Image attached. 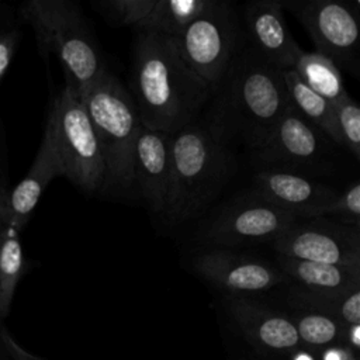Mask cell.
Segmentation results:
<instances>
[{"instance_id":"20","label":"cell","mask_w":360,"mask_h":360,"mask_svg":"<svg viewBox=\"0 0 360 360\" xmlns=\"http://www.w3.org/2000/svg\"><path fill=\"white\" fill-rule=\"evenodd\" d=\"M211 3L212 0H158L153 11L136 30L176 39Z\"/></svg>"},{"instance_id":"11","label":"cell","mask_w":360,"mask_h":360,"mask_svg":"<svg viewBox=\"0 0 360 360\" xmlns=\"http://www.w3.org/2000/svg\"><path fill=\"white\" fill-rule=\"evenodd\" d=\"M193 270L207 283L235 297H248L287 283L277 266L225 248L200 252L193 259Z\"/></svg>"},{"instance_id":"3","label":"cell","mask_w":360,"mask_h":360,"mask_svg":"<svg viewBox=\"0 0 360 360\" xmlns=\"http://www.w3.org/2000/svg\"><path fill=\"white\" fill-rule=\"evenodd\" d=\"M226 146L207 122L193 121L172 135L167 219H191L221 191L233 172V159Z\"/></svg>"},{"instance_id":"1","label":"cell","mask_w":360,"mask_h":360,"mask_svg":"<svg viewBox=\"0 0 360 360\" xmlns=\"http://www.w3.org/2000/svg\"><path fill=\"white\" fill-rule=\"evenodd\" d=\"M131 90L141 124L167 135L195 121L212 93L183 60L176 39L152 32L135 39Z\"/></svg>"},{"instance_id":"25","label":"cell","mask_w":360,"mask_h":360,"mask_svg":"<svg viewBox=\"0 0 360 360\" xmlns=\"http://www.w3.org/2000/svg\"><path fill=\"white\" fill-rule=\"evenodd\" d=\"M335 125L339 135V146H343L354 159H360V108L346 94L333 105Z\"/></svg>"},{"instance_id":"8","label":"cell","mask_w":360,"mask_h":360,"mask_svg":"<svg viewBox=\"0 0 360 360\" xmlns=\"http://www.w3.org/2000/svg\"><path fill=\"white\" fill-rule=\"evenodd\" d=\"M278 256L338 264L360 266L359 225L309 218L295 221L274 242Z\"/></svg>"},{"instance_id":"4","label":"cell","mask_w":360,"mask_h":360,"mask_svg":"<svg viewBox=\"0 0 360 360\" xmlns=\"http://www.w3.org/2000/svg\"><path fill=\"white\" fill-rule=\"evenodd\" d=\"M21 14L39 46L60 62L66 86L80 94L108 68L79 6L69 0H31Z\"/></svg>"},{"instance_id":"2","label":"cell","mask_w":360,"mask_h":360,"mask_svg":"<svg viewBox=\"0 0 360 360\" xmlns=\"http://www.w3.org/2000/svg\"><path fill=\"white\" fill-rule=\"evenodd\" d=\"M217 90L221 96L207 124L225 143L238 141L250 152L267 141L290 104L283 70L250 46L236 53Z\"/></svg>"},{"instance_id":"27","label":"cell","mask_w":360,"mask_h":360,"mask_svg":"<svg viewBox=\"0 0 360 360\" xmlns=\"http://www.w3.org/2000/svg\"><path fill=\"white\" fill-rule=\"evenodd\" d=\"M336 319L345 326L360 323V287H356L342 295Z\"/></svg>"},{"instance_id":"19","label":"cell","mask_w":360,"mask_h":360,"mask_svg":"<svg viewBox=\"0 0 360 360\" xmlns=\"http://www.w3.org/2000/svg\"><path fill=\"white\" fill-rule=\"evenodd\" d=\"M291 70L308 89L333 105L349 94L339 66L322 53L301 49Z\"/></svg>"},{"instance_id":"10","label":"cell","mask_w":360,"mask_h":360,"mask_svg":"<svg viewBox=\"0 0 360 360\" xmlns=\"http://www.w3.org/2000/svg\"><path fill=\"white\" fill-rule=\"evenodd\" d=\"M294 13L315 44V52L325 55L336 65H349L353 60L360 39L356 3L305 0L294 4Z\"/></svg>"},{"instance_id":"16","label":"cell","mask_w":360,"mask_h":360,"mask_svg":"<svg viewBox=\"0 0 360 360\" xmlns=\"http://www.w3.org/2000/svg\"><path fill=\"white\" fill-rule=\"evenodd\" d=\"M225 308L243 335L256 345L273 350H292L300 338L290 316L248 297L228 295Z\"/></svg>"},{"instance_id":"24","label":"cell","mask_w":360,"mask_h":360,"mask_svg":"<svg viewBox=\"0 0 360 360\" xmlns=\"http://www.w3.org/2000/svg\"><path fill=\"white\" fill-rule=\"evenodd\" d=\"M158 0H101L98 13L112 27L138 28L153 11Z\"/></svg>"},{"instance_id":"15","label":"cell","mask_w":360,"mask_h":360,"mask_svg":"<svg viewBox=\"0 0 360 360\" xmlns=\"http://www.w3.org/2000/svg\"><path fill=\"white\" fill-rule=\"evenodd\" d=\"M255 193L297 219L308 211L335 200L339 193L295 170L267 167L255 176Z\"/></svg>"},{"instance_id":"22","label":"cell","mask_w":360,"mask_h":360,"mask_svg":"<svg viewBox=\"0 0 360 360\" xmlns=\"http://www.w3.org/2000/svg\"><path fill=\"white\" fill-rule=\"evenodd\" d=\"M24 255L18 232L4 225L0 229V316L11 307L17 284L24 273Z\"/></svg>"},{"instance_id":"30","label":"cell","mask_w":360,"mask_h":360,"mask_svg":"<svg viewBox=\"0 0 360 360\" xmlns=\"http://www.w3.org/2000/svg\"><path fill=\"white\" fill-rule=\"evenodd\" d=\"M353 350L347 346H329L323 352L322 360H354Z\"/></svg>"},{"instance_id":"31","label":"cell","mask_w":360,"mask_h":360,"mask_svg":"<svg viewBox=\"0 0 360 360\" xmlns=\"http://www.w3.org/2000/svg\"><path fill=\"white\" fill-rule=\"evenodd\" d=\"M352 350H357L360 346V323L359 325H349L345 326L343 332V342Z\"/></svg>"},{"instance_id":"26","label":"cell","mask_w":360,"mask_h":360,"mask_svg":"<svg viewBox=\"0 0 360 360\" xmlns=\"http://www.w3.org/2000/svg\"><path fill=\"white\" fill-rule=\"evenodd\" d=\"M325 215H339L350 225H359L360 217V184L354 181L335 200L308 211L302 218H323Z\"/></svg>"},{"instance_id":"6","label":"cell","mask_w":360,"mask_h":360,"mask_svg":"<svg viewBox=\"0 0 360 360\" xmlns=\"http://www.w3.org/2000/svg\"><path fill=\"white\" fill-rule=\"evenodd\" d=\"M63 176L86 194L105 188L104 155L80 94L66 86L48 114Z\"/></svg>"},{"instance_id":"5","label":"cell","mask_w":360,"mask_h":360,"mask_svg":"<svg viewBox=\"0 0 360 360\" xmlns=\"http://www.w3.org/2000/svg\"><path fill=\"white\" fill-rule=\"evenodd\" d=\"M80 97L103 149L105 187L129 188L134 184V146L142 127L131 93L107 69Z\"/></svg>"},{"instance_id":"9","label":"cell","mask_w":360,"mask_h":360,"mask_svg":"<svg viewBox=\"0 0 360 360\" xmlns=\"http://www.w3.org/2000/svg\"><path fill=\"white\" fill-rule=\"evenodd\" d=\"M297 218L256 193L239 200L212 219L201 239L217 248L274 242Z\"/></svg>"},{"instance_id":"29","label":"cell","mask_w":360,"mask_h":360,"mask_svg":"<svg viewBox=\"0 0 360 360\" xmlns=\"http://www.w3.org/2000/svg\"><path fill=\"white\" fill-rule=\"evenodd\" d=\"M0 342L3 343V346L6 347L8 356L13 359V360H42L41 357L27 352L25 349H22L11 336L10 333L0 326Z\"/></svg>"},{"instance_id":"14","label":"cell","mask_w":360,"mask_h":360,"mask_svg":"<svg viewBox=\"0 0 360 360\" xmlns=\"http://www.w3.org/2000/svg\"><path fill=\"white\" fill-rule=\"evenodd\" d=\"M243 17L250 48L277 69H292L301 46L287 27L284 4L277 0L252 1Z\"/></svg>"},{"instance_id":"23","label":"cell","mask_w":360,"mask_h":360,"mask_svg":"<svg viewBox=\"0 0 360 360\" xmlns=\"http://www.w3.org/2000/svg\"><path fill=\"white\" fill-rule=\"evenodd\" d=\"M291 321L294 322L300 342L319 347L343 342L345 325L328 314L301 308Z\"/></svg>"},{"instance_id":"28","label":"cell","mask_w":360,"mask_h":360,"mask_svg":"<svg viewBox=\"0 0 360 360\" xmlns=\"http://www.w3.org/2000/svg\"><path fill=\"white\" fill-rule=\"evenodd\" d=\"M15 45H17L15 32H7L0 35V82L8 69V65L15 51Z\"/></svg>"},{"instance_id":"12","label":"cell","mask_w":360,"mask_h":360,"mask_svg":"<svg viewBox=\"0 0 360 360\" xmlns=\"http://www.w3.org/2000/svg\"><path fill=\"white\" fill-rule=\"evenodd\" d=\"M326 139L290 103L267 141L252 155L277 169L318 167L328 155Z\"/></svg>"},{"instance_id":"18","label":"cell","mask_w":360,"mask_h":360,"mask_svg":"<svg viewBox=\"0 0 360 360\" xmlns=\"http://www.w3.org/2000/svg\"><path fill=\"white\" fill-rule=\"evenodd\" d=\"M287 281L314 294H343L360 287V266H338L277 256Z\"/></svg>"},{"instance_id":"13","label":"cell","mask_w":360,"mask_h":360,"mask_svg":"<svg viewBox=\"0 0 360 360\" xmlns=\"http://www.w3.org/2000/svg\"><path fill=\"white\" fill-rule=\"evenodd\" d=\"M132 170L148 207L165 215L172 191V135L142 125L134 146Z\"/></svg>"},{"instance_id":"17","label":"cell","mask_w":360,"mask_h":360,"mask_svg":"<svg viewBox=\"0 0 360 360\" xmlns=\"http://www.w3.org/2000/svg\"><path fill=\"white\" fill-rule=\"evenodd\" d=\"M56 176H63V172L56 152L52 128L46 121L42 142L28 173L7 198V225L10 228L17 232L22 229L44 190Z\"/></svg>"},{"instance_id":"7","label":"cell","mask_w":360,"mask_h":360,"mask_svg":"<svg viewBox=\"0 0 360 360\" xmlns=\"http://www.w3.org/2000/svg\"><path fill=\"white\" fill-rule=\"evenodd\" d=\"M238 38L239 22L232 4L212 0L211 6L176 38V44L183 60L214 91L239 52Z\"/></svg>"},{"instance_id":"21","label":"cell","mask_w":360,"mask_h":360,"mask_svg":"<svg viewBox=\"0 0 360 360\" xmlns=\"http://www.w3.org/2000/svg\"><path fill=\"white\" fill-rule=\"evenodd\" d=\"M283 80L291 105L328 139L339 145L333 104L308 89L291 69L283 70Z\"/></svg>"},{"instance_id":"32","label":"cell","mask_w":360,"mask_h":360,"mask_svg":"<svg viewBox=\"0 0 360 360\" xmlns=\"http://www.w3.org/2000/svg\"><path fill=\"white\" fill-rule=\"evenodd\" d=\"M290 360H315V357L307 352H298V353L292 354V357Z\"/></svg>"}]
</instances>
